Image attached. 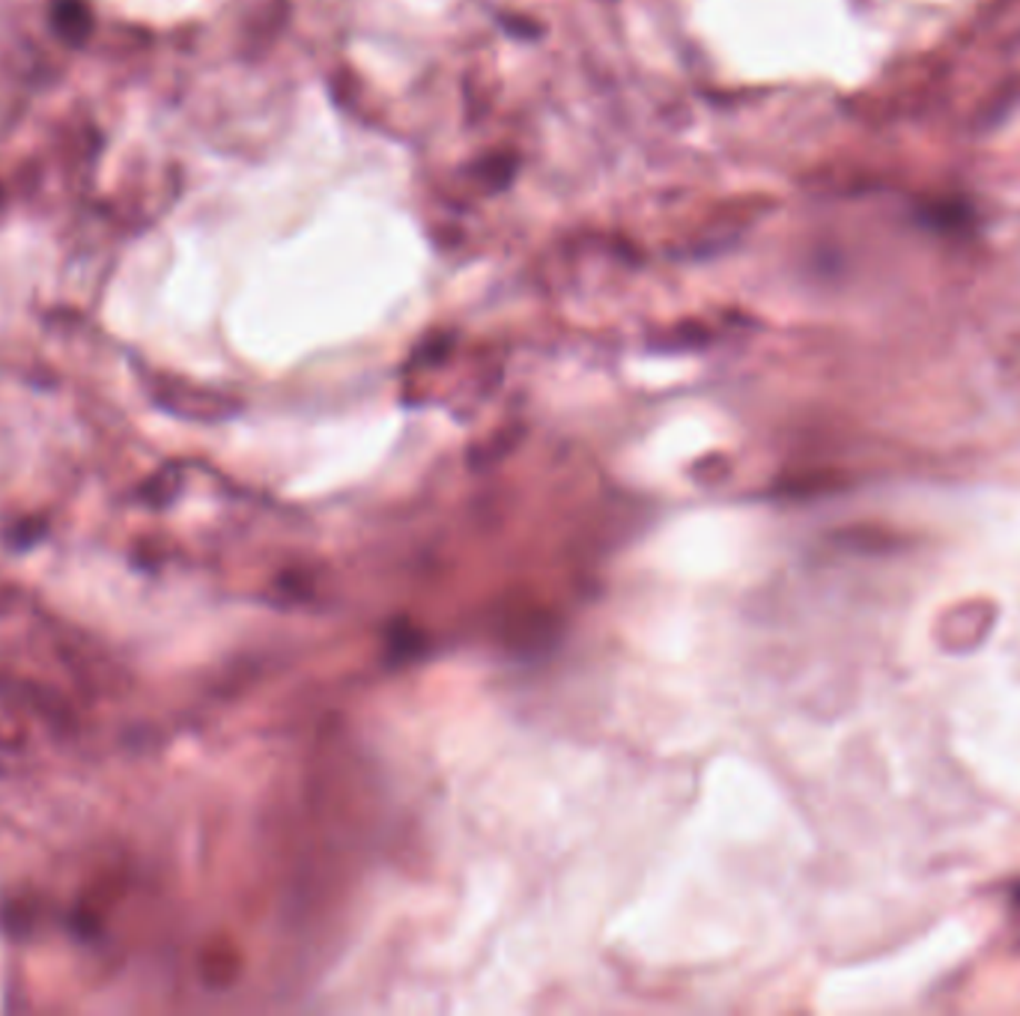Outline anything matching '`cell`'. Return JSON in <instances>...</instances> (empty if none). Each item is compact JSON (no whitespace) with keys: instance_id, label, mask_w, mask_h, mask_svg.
Masks as SVG:
<instances>
[{"instance_id":"cell-5","label":"cell","mask_w":1020,"mask_h":1016,"mask_svg":"<svg viewBox=\"0 0 1020 1016\" xmlns=\"http://www.w3.org/2000/svg\"><path fill=\"white\" fill-rule=\"evenodd\" d=\"M1011 910H1014V918H1018L1020 924V885L1014 888V894H1011Z\"/></svg>"},{"instance_id":"cell-3","label":"cell","mask_w":1020,"mask_h":1016,"mask_svg":"<svg viewBox=\"0 0 1020 1016\" xmlns=\"http://www.w3.org/2000/svg\"><path fill=\"white\" fill-rule=\"evenodd\" d=\"M48 525L42 519H21L16 528H10L7 534V540H10L12 549H30V546H37L42 537H46Z\"/></svg>"},{"instance_id":"cell-1","label":"cell","mask_w":1020,"mask_h":1016,"mask_svg":"<svg viewBox=\"0 0 1020 1016\" xmlns=\"http://www.w3.org/2000/svg\"><path fill=\"white\" fill-rule=\"evenodd\" d=\"M180 486H182L180 471H176L173 466H168L143 484L141 495H143V501L150 504V507H164V504H171L173 498H176Z\"/></svg>"},{"instance_id":"cell-2","label":"cell","mask_w":1020,"mask_h":1016,"mask_svg":"<svg viewBox=\"0 0 1020 1016\" xmlns=\"http://www.w3.org/2000/svg\"><path fill=\"white\" fill-rule=\"evenodd\" d=\"M514 167H516V162L511 159V155H493V159H487V162L481 164V176L487 180L489 189L498 191V189H505L507 182L514 180Z\"/></svg>"},{"instance_id":"cell-4","label":"cell","mask_w":1020,"mask_h":1016,"mask_svg":"<svg viewBox=\"0 0 1020 1016\" xmlns=\"http://www.w3.org/2000/svg\"><path fill=\"white\" fill-rule=\"evenodd\" d=\"M507 30L516 33V37H534L537 33V24L534 21H516V19H505Z\"/></svg>"}]
</instances>
